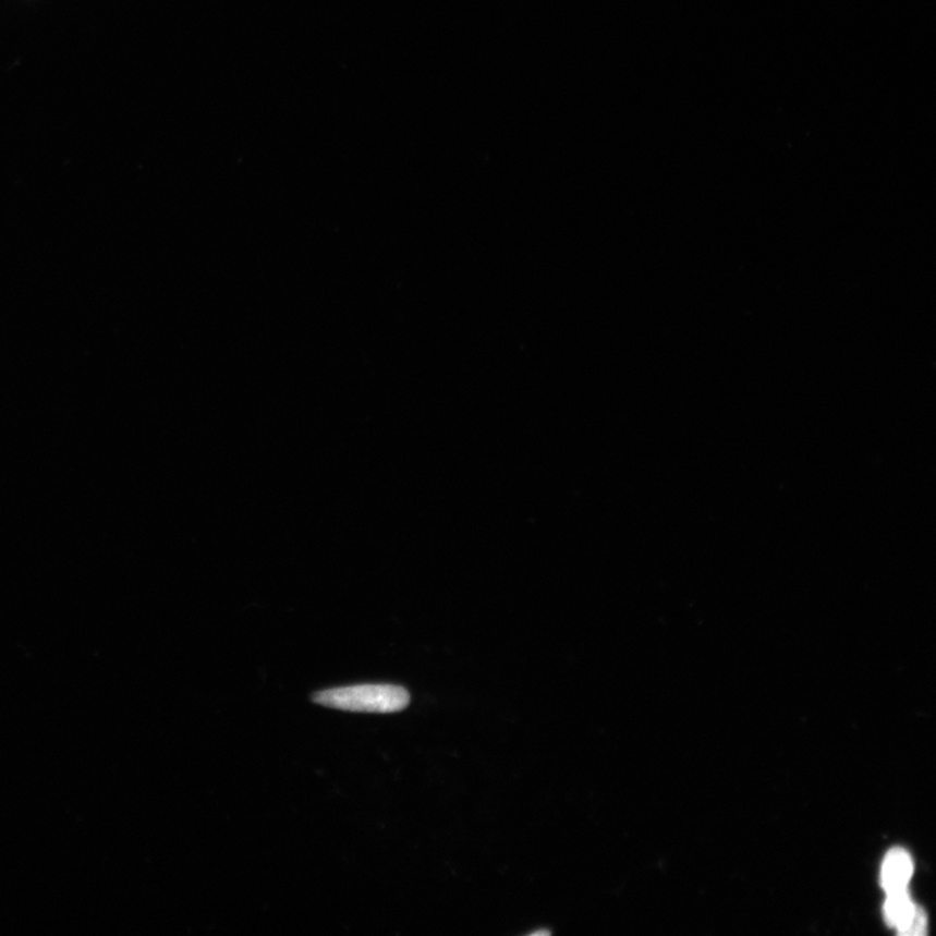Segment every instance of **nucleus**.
I'll return each mask as SVG.
<instances>
[{"label": "nucleus", "mask_w": 936, "mask_h": 936, "mask_svg": "<svg viewBox=\"0 0 936 936\" xmlns=\"http://www.w3.org/2000/svg\"><path fill=\"white\" fill-rule=\"evenodd\" d=\"M314 703L345 712L396 713L406 709L410 693L400 685L360 684L314 693Z\"/></svg>", "instance_id": "nucleus-1"}, {"label": "nucleus", "mask_w": 936, "mask_h": 936, "mask_svg": "<svg viewBox=\"0 0 936 936\" xmlns=\"http://www.w3.org/2000/svg\"><path fill=\"white\" fill-rule=\"evenodd\" d=\"M914 908L915 907L912 904L911 898H909L905 890L888 895L885 907L888 924L899 928L909 917H911Z\"/></svg>", "instance_id": "nucleus-3"}, {"label": "nucleus", "mask_w": 936, "mask_h": 936, "mask_svg": "<svg viewBox=\"0 0 936 936\" xmlns=\"http://www.w3.org/2000/svg\"><path fill=\"white\" fill-rule=\"evenodd\" d=\"M926 932V915L920 908H914L911 917L899 927V933L907 936L924 935Z\"/></svg>", "instance_id": "nucleus-4"}, {"label": "nucleus", "mask_w": 936, "mask_h": 936, "mask_svg": "<svg viewBox=\"0 0 936 936\" xmlns=\"http://www.w3.org/2000/svg\"><path fill=\"white\" fill-rule=\"evenodd\" d=\"M550 934L551 933L549 931H537V932L531 933L530 936H544V935H550Z\"/></svg>", "instance_id": "nucleus-5"}, {"label": "nucleus", "mask_w": 936, "mask_h": 936, "mask_svg": "<svg viewBox=\"0 0 936 936\" xmlns=\"http://www.w3.org/2000/svg\"><path fill=\"white\" fill-rule=\"evenodd\" d=\"M912 872L913 865L909 854L902 850H894L887 854L882 868V886L888 894L905 890Z\"/></svg>", "instance_id": "nucleus-2"}]
</instances>
